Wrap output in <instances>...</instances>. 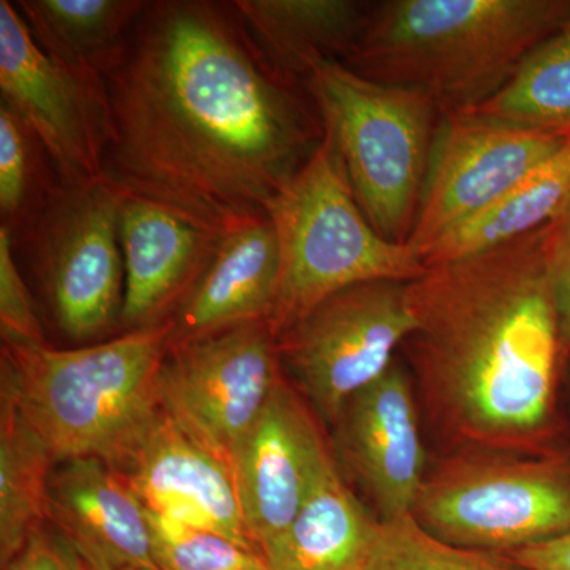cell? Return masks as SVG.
<instances>
[{
  "label": "cell",
  "instance_id": "obj_1",
  "mask_svg": "<svg viewBox=\"0 0 570 570\" xmlns=\"http://www.w3.org/2000/svg\"><path fill=\"white\" fill-rule=\"evenodd\" d=\"M296 82L234 2H148L105 77V176L214 230L261 216L324 140Z\"/></svg>",
  "mask_w": 570,
  "mask_h": 570
},
{
  "label": "cell",
  "instance_id": "obj_2",
  "mask_svg": "<svg viewBox=\"0 0 570 570\" xmlns=\"http://www.w3.org/2000/svg\"><path fill=\"white\" fill-rule=\"evenodd\" d=\"M404 343L431 415L461 448L534 450L549 428L562 340L540 230L407 284Z\"/></svg>",
  "mask_w": 570,
  "mask_h": 570
},
{
  "label": "cell",
  "instance_id": "obj_3",
  "mask_svg": "<svg viewBox=\"0 0 570 570\" xmlns=\"http://www.w3.org/2000/svg\"><path fill=\"white\" fill-rule=\"evenodd\" d=\"M570 18V0L371 2L343 62L370 80L422 94L441 115L489 102Z\"/></svg>",
  "mask_w": 570,
  "mask_h": 570
},
{
  "label": "cell",
  "instance_id": "obj_4",
  "mask_svg": "<svg viewBox=\"0 0 570 570\" xmlns=\"http://www.w3.org/2000/svg\"><path fill=\"white\" fill-rule=\"evenodd\" d=\"M168 336L167 324L75 348L2 344L0 384L56 464L99 459L116 466L160 411Z\"/></svg>",
  "mask_w": 570,
  "mask_h": 570
},
{
  "label": "cell",
  "instance_id": "obj_5",
  "mask_svg": "<svg viewBox=\"0 0 570 570\" xmlns=\"http://www.w3.org/2000/svg\"><path fill=\"white\" fill-rule=\"evenodd\" d=\"M265 213L279 245V288L268 321L276 337L336 292L374 281L412 283L426 272L415 250L389 242L367 220L326 130Z\"/></svg>",
  "mask_w": 570,
  "mask_h": 570
},
{
  "label": "cell",
  "instance_id": "obj_6",
  "mask_svg": "<svg viewBox=\"0 0 570 570\" xmlns=\"http://www.w3.org/2000/svg\"><path fill=\"white\" fill-rule=\"evenodd\" d=\"M303 85L367 220L389 242L407 245L441 111L422 94L370 80L340 59L313 63Z\"/></svg>",
  "mask_w": 570,
  "mask_h": 570
},
{
  "label": "cell",
  "instance_id": "obj_7",
  "mask_svg": "<svg viewBox=\"0 0 570 570\" xmlns=\"http://www.w3.org/2000/svg\"><path fill=\"white\" fill-rule=\"evenodd\" d=\"M411 515L444 542L509 554L569 530L570 463L463 448L426 471Z\"/></svg>",
  "mask_w": 570,
  "mask_h": 570
},
{
  "label": "cell",
  "instance_id": "obj_8",
  "mask_svg": "<svg viewBox=\"0 0 570 570\" xmlns=\"http://www.w3.org/2000/svg\"><path fill=\"white\" fill-rule=\"evenodd\" d=\"M124 197L107 176L86 184L58 179L18 232L52 324L71 343L88 346L119 333Z\"/></svg>",
  "mask_w": 570,
  "mask_h": 570
},
{
  "label": "cell",
  "instance_id": "obj_9",
  "mask_svg": "<svg viewBox=\"0 0 570 570\" xmlns=\"http://www.w3.org/2000/svg\"><path fill=\"white\" fill-rule=\"evenodd\" d=\"M409 283L374 281L330 295L277 336L281 363L321 422L387 373L415 330Z\"/></svg>",
  "mask_w": 570,
  "mask_h": 570
},
{
  "label": "cell",
  "instance_id": "obj_10",
  "mask_svg": "<svg viewBox=\"0 0 570 570\" xmlns=\"http://www.w3.org/2000/svg\"><path fill=\"white\" fill-rule=\"evenodd\" d=\"M284 376L272 326L255 322L168 347L157 384L159 404L186 436L232 472Z\"/></svg>",
  "mask_w": 570,
  "mask_h": 570
},
{
  "label": "cell",
  "instance_id": "obj_11",
  "mask_svg": "<svg viewBox=\"0 0 570 570\" xmlns=\"http://www.w3.org/2000/svg\"><path fill=\"white\" fill-rule=\"evenodd\" d=\"M2 105L33 135L63 184L105 178L110 141L107 89L40 50L9 0H0Z\"/></svg>",
  "mask_w": 570,
  "mask_h": 570
},
{
  "label": "cell",
  "instance_id": "obj_12",
  "mask_svg": "<svg viewBox=\"0 0 570 570\" xmlns=\"http://www.w3.org/2000/svg\"><path fill=\"white\" fill-rule=\"evenodd\" d=\"M570 135L474 111L441 116L407 246L420 255L560 151Z\"/></svg>",
  "mask_w": 570,
  "mask_h": 570
},
{
  "label": "cell",
  "instance_id": "obj_13",
  "mask_svg": "<svg viewBox=\"0 0 570 570\" xmlns=\"http://www.w3.org/2000/svg\"><path fill=\"white\" fill-rule=\"evenodd\" d=\"M317 420L284 376L236 456V493L262 557L294 523L333 460Z\"/></svg>",
  "mask_w": 570,
  "mask_h": 570
},
{
  "label": "cell",
  "instance_id": "obj_14",
  "mask_svg": "<svg viewBox=\"0 0 570 570\" xmlns=\"http://www.w3.org/2000/svg\"><path fill=\"white\" fill-rule=\"evenodd\" d=\"M335 453L379 520L407 515L426 475L414 390L397 358L344 404L332 425Z\"/></svg>",
  "mask_w": 570,
  "mask_h": 570
},
{
  "label": "cell",
  "instance_id": "obj_15",
  "mask_svg": "<svg viewBox=\"0 0 570 570\" xmlns=\"http://www.w3.org/2000/svg\"><path fill=\"white\" fill-rule=\"evenodd\" d=\"M223 235L168 206L126 194L119 213L126 283L118 335L167 325Z\"/></svg>",
  "mask_w": 570,
  "mask_h": 570
},
{
  "label": "cell",
  "instance_id": "obj_16",
  "mask_svg": "<svg viewBox=\"0 0 570 570\" xmlns=\"http://www.w3.org/2000/svg\"><path fill=\"white\" fill-rule=\"evenodd\" d=\"M111 468L151 512L220 532L255 549L234 475L186 436L163 409Z\"/></svg>",
  "mask_w": 570,
  "mask_h": 570
},
{
  "label": "cell",
  "instance_id": "obj_17",
  "mask_svg": "<svg viewBox=\"0 0 570 570\" xmlns=\"http://www.w3.org/2000/svg\"><path fill=\"white\" fill-rule=\"evenodd\" d=\"M48 523L89 570H160L148 510L107 461L56 464L48 485Z\"/></svg>",
  "mask_w": 570,
  "mask_h": 570
},
{
  "label": "cell",
  "instance_id": "obj_18",
  "mask_svg": "<svg viewBox=\"0 0 570 570\" xmlns=\"http://www.w3.org/2000/svg\"><path fill=\"white\" fill-rule=\"evenodd\" d=\"M279 268L276 230L266 213L225 230L205 272L168 322V347L268 322Z\"/></svg>",
  "mask_w": 570,
  "mask_h": 570
},
{
  "label": "cell",
  "instance_id": "obj_19",
  "mask_svg": "<svg viewBox=\"0 0 570 570\" xmlns=\"http://www.w3.org/2000/svg\"><path fill=\"white\" fill-rule=\"evenodd\" d=\"M377 523L333 456L294 523L264 551L266 569L366 570Z\"/></svg>",
  "mask_w": 570,
  "mask_h": 570
},
{
  "label": "cell",
  "instance_id": "obj_20",
  "mask_svg": "<svg viewBox=\"0 0 570 570\" xmlns=\"http://www.w3.org/2000/svg\"><path fill=\"white\" fill-rule=\"evenodd\" d=\"M234 3L266 59L285 77L302 85L313 63L346 58L371 9V2L355 0H236Z\"/></svg>",
  "mask_w": 570,
  "mask_h": 570
},
{
  "label": "cell",
  "instance_id": "obj_21",
  "mask_svg": "<svg viewBox=\"0 0 570 570\" xmlns=\"http://www.w3.org/2000/svg\"><path fill=\"white\" fill-rule=\"evenodd\" d=\"M22 20L40 50L86 80L105 85L145 0H21Z\"/></svg>",
  "mask_w": 570,
  "mask_h": 570
},
{
  "label": "cell",
  "instance_id": "obj_22",
  "mask_svg": "<svg viewBox=\"0 0 570 570\" xmlns=\"http://www.w3.org/2000/svg\"><path fill=\"white\" fill-rule=\"evenodd\" d=\"M570 198V138L494 204L450 230L423 255V265L452 264L534 234Z\"/></svg>",
  "mask_w": 570,
  "mask_h": 570
},
{
  "label": "cell",
  "instance_id": "obj_23",
  "mask_svg": "<svg viewBox=\"0 0 570 570\" xmlns=\"http://www.w3.org/2000/svg\"><path fill=\"white\" fill-rule=\"evenodd\" d=\"M56 461L13 393L0 384V566L48 523V485Z\"/></svg>",
  "mask_w": 570,
  "mask_h": 570
},
{
  "label": "cell",
  "instance_id": "obj_24",
  "mask_svg": "<svg viewBox=\"0 0 570 570\" xmlns=\"http://www.w3.org/2000/svg\"><path fill=\"white\" fill-rule=\"evenodd\" d=\"M472 111L570 135V18L531 52L497 96Z\"/></svg>",
  "mask_w": 570,
  "mask_h": 570
},
{
  "label": "cell",
  "instance_id": "obj_25",
  "mask_svg": "<svg viewBox=\"0 0 570 570\" xmlns=\"http://www.w3.org/2000/svg\"><path fill=\"white\" fill-rule=\"evenodd\" d=\"M366 570H524L508 554L463 549L426 531L411 513L379 520Z\"/></svg>",
  "mask_w": 570,
  "mask_h": 570
},
{
  "label": "cell",
  "instance_id": "obj_26",
  "mask_svg": "<svg viewBox=\"0 0 570 570\" xmlns=\"http://www.w3.org/2000/svg\"><path fill=\"white\" fill-rule=\"evenodd\" d=\"M45 153L39 141L6 107H0V214L3 227L18 234L31 219L55 183L40 171ZM45 160H48L45 157ZM50 163V160H48Z\"/></svg>",
  "mask_w": 570,
  "mask_h": 570
},
{
  "label": "cell",
  "instance_id": "obj_27",
  "mask_svg": "<svg viewBox=\"0 0 570 570\" xmlns=\"http://www.w3.org/2000/svg\"><path fill=\"white\" fill-rule=\"evenodd\" d=\"M148 519L154 557L160 570H268L261 551L220 532L193 527L151 510Z\"/></svg>",
  "mask_w": 570,
  "mask_h": 570
},
{
  "label": "cell",
  "instance_id": "obj_28",
  "mask_svg": "<svg viewBox=\"0 0 570 570\" xmlns=\"http://www.w3.org/2000/svg\"><path fill=\"white\" fill-rule=\"evenodd\" d=\"M0 335L2 344H45L31 291L18 268L13 234L0 225Z\"/></svg>",
  "mask_w": 570,
  "mask_h": 570
},
{
  "label": "cell",
  "instance_id": "obj_29",
  "mask_svg": "<svg viewBox=\"0 0 570 570\" xmlns=\"http://www.w3.org/2000/svg\"><path fill=\"white\" fill-rule=\"evenodd\" d=\"M543 255L551 285H553L554 299H557L558 314L562 340L566 346L570 344V198L562 206L558 216L543 227Z\"/></svg>",
  "mask_w": 570,
  "mask_h": 570
},
{
  "label": "cell",
  "instance_id": "obj_30",
  "mask_svg": "<svg viewBox=\"0 0 570 570\" xmlns=\"http://www.w3.org/2000/svg\"><path fill=\"white\" fill-rule=\"evenodd\" d=\"M2 570H89L50 523L33 532Z\"/></svg>",
  "mask_w": 570,
  "mask_h": 570
},
{
  "label": "cell",
  "instance_id": "obj_31",
  "mask_svg": "<svg viewBox=\"0 0 570 570\" xmlns=\"http://www.w3.org/2000/svg\"><path fill=\"white\" fill-rule=\"evenodd\" d=\"M508 557L524 570H570V528L553 538L512 551Z\"/></svg>",
  "mask_w": 570,
  "mask_h": 570
}]
</instances>
